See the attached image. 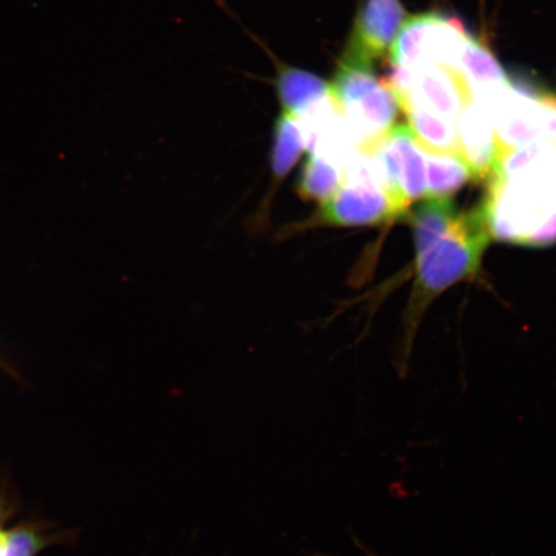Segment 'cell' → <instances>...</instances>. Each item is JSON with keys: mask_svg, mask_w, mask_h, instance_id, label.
I'll use <instances>...</instances> for the list:
<instances>
[{"mask_svg": "<svg viewBox=\"0 0 556 556\" xmlns=\"http://www.w3.org/2000/svg\"><path fill=\"white\" fill-rule=\"evenodd\" d=\"M491 238L528 248L556 242V141L498 155L482 204Z\"/></svg>", "mask_w": 556, "mask_h": 556, "instance_id": "6da1fadb", "label": "cell"}, {"mask_svg": "<svg viewBox=\"0 0 556 556\" xmlns=\"http://www.w3.org/2000/svg\"><path fill=\"white\" fill-rule=\"evenodd\" d=\"M407 218L414 232L417 290L424 298L477 274L491 240L481 206L460 212L450 199H428Z\"/></svg>", "mask_w": 556, "mask_h": 556, "instance_id": "7a4b0ae2", "label": "cell"}, {"mask_svg": "<svg viewBox=\"0 0 556 556\" xmlns=\"http://www.w3.org/2000/svg\"><path fill=\"white\" fill-rule=\"evenodd\" d=\"M330 92L351 149L370 150L394 127L397 100L374 74L372 66L340 62Z\"/></svg>", "mask_w": 556, "mask_h": 556, "instance_id": "3957f363", "label": "cell"}, {"mask_svg": "<svg viewBox=\"0 0 556 556\" xmlns=\"http://www.w3.org/2000/svg\"><path fill=\"white\" fill-rule=\"evenodd\" d=\"M400 219L377 164L368 152L351 150L343 164L342 184L311 219V225L377 226Z\"/></svg>", "mask_w": 556, "mask_h": 556, "instance_id": "277c9868", "label": "cell"}, {"mask_svg": "<svg viewBox=\"0 0 556 556\" xmlns=\"http://www.w3.org/2000/svg\"><path fill=\"white\" fill-rule=\"evenodd\" d=\"M498 155L525 146L556 141V94L510 79L489 104Z\"/></svg>", "mask_w": 556, "mask_h": 556, "instance_id": "5b68a950", "label": "cell"}, {"mask_svg": "<svg viewBox=\"0 0 556 556\" xmlns=\"http://www.w3.org/2000/svg\"><path fill=\"white\" fill-rule=\"evenodd\" d=\"M471 37L457 20L424 13L403 24L391 48V64L406 70L446 66L462 72L465 47Z\"/></svg>", "mask_w": 556, "mask_h": 556, "instance_id": "8992f818", "label": "cell"}, {"mask_svg": "<svg viewBox=\"0 0 556 556\" xmlns=\"http://www.w3.org/2000/svg\"><path fill=\"white\" fill-rule=\"evenodd\" d=\"M366 152L377 164L400 219L407 218L409 206L428 197L426 155L413 130L405 124L394 125Z\"/></svg>", "mask_w": 556, "mask_h": 556, "instance_id": "52a82bcc", "label": "cell"}, {"mask_svg": "<svg viewBox=\"0 0 556 556\" xmlns=\"http://www.w3.org/2000/svg\"><path fill=\"white\" fill-rule=\"evenodd\" d=\"M407 72L408 87L393 94L399 106L415 104L456 123L465 104L472 99L463 72L446 66H422Z\"/></svg>", "mask_w": 556, "mask_h": 556, "instance_id": "ba28073f", "label": "cell"}, {"mask_svg": "<svg viewBox=\"0 0 556 556\" xmlns=\"http://www.w3.org/2000/svg\"><path fill=\"white\" fill-rule=\"evenodd\" d=\"M405 18L400 0H365L343 60L372 66L391 51Z\"/></svg>", "mask_w": 556, "mask_h": 556, "instance_id": "9c48e42d", "label": "cell"}, {"mask_svg": "<svg viewBox=\"0 0 556 556\" xmlns=\"http://www.w3.org/2000/svg\"><path fill=\"white\" fill-rule=\"evenodd\" d=\"M458 155L468 163L476 180L489 178L498 159L495 123L489 108L471 99L456 122Z\"/></svg>", "mask_w": 556, "mask_h": 556, "instance_id": "30bf717a", "label": "cell"}, {"mask_svg": "<svg viewBox=\"0 0 556 556\" xmlns=\"http://www.w3.org/2000/svg\"><path fill=\"white\" fill-rule=\"evenodd\" d=\"M281 111L301 117L331 97L330 85L307 70L282 65L276 78Z\"/></svg>", "mask_w": 556, "mask_h": 556, "instance_id": "8fae6325", "label": "cell"}, {"mask_svg": "<svg viewBox=\"0 0 556 556\" xmlns=\"http://www.w3.org/2000/svg\"><path fill=\"white\" fill-rule=\"evenodd\" d=\"M462 72L472 99L489 104L509 85L502 66L493 54L477 39L470 37L462 59Z\"/></svg>", "mask_w": 556, "mask_h": 556, "instance_id": "7c38bea8", "label": "cell"}, {"mask_svg": "<svg viewBox=\"0 0 556 556\" xmlns=\"http://www.w3.org/2000/svg\"><path fill=\"white\" fill-rule=\"evenodd\" d=\"M307 150V138L301 122L294 115L280 111L275 122L270 146L269 169L273 173V187L269 199L274 198L277 187L294 170Z\"/></svg>", "mask_w": 556, "mask_h": 556, "instance_id": "4fadbf2b", "label": "cell"}, {"mask_svg": "<svg viewBox=\"0 0 556 556\" xmlns=\"http://www.w3.org/2000/svg\"><path fill=\"white\" fill-rule=\"evenodd\" d=\"M424 155H426L428 199H450L469 180H476L468 163L460 155L426 149H424Z\"/></svg>", "mask_w": 556, "mask_h": 556, "instance_id": "5bb4252c", "label": "cell"}, {"mask_svg": "<svg viewBox=\"0 0 556 556\" xmlns=\"http://www.w3.org/2000/svg\"><path fill=\"white\" fill-rule=\"evenodd\" d=\"M343 164L331 157L308 152L296 182L299 197L323 204L342 184Z\"/></svg>", "mask_w": 556, "mask_h": 556, "instance_id": "9a60e30c", "label": "cell"}, {"mask_svg": "<svg viewBox=\"0 0 556 556\" xmlns=\"http://www.w3.org/2000/svg\"><path fill=\"white\" fill-rule=\"evenodd\" d=\"M406 114L408 127L424 149L437 152H452L458 155L456 123L444 119L415 104L400 108Z\"/></svg>", "mask_w": 556, "mask_h": 556, "instance_id": "2e32d148", "label": "cell"}, {"mask_svg": "<svg viewBox=\"0 0 556 556\" xmlns=\"http://www.w3.org/2000/svg\"><path fill=\"white\" fill-rule=\"evenodd\" d=\"M52 541L37 527L20 526L7 532L5 556H37Z\"/></svg>", "mask_w": 556, "mask_h": 556, "instance_id": "e0dca14e", "label": "cell"}, {"mask_svg": "<svg viewBox=\"0 0 556 556\" xmlns=\"http://www.w3.org/2000/svg\"><path fill=\"white\" fill-rule=\"evenodd\" d=\"M7 551V532L0 527V556H5Z\"/></svg>", "mask_w": 556, "mask_h": 556, "instance_id": "ac0fdd59", "label": "cell"}, {"mask_svg": "<svg viewBox=\"0 0 556 556\" xmlns=\"http://www.w3.org/2000/svg\"><path fill=\"white\" fill-rule=\"evenodd\" d=\"M0 367H5V368H7V366H5V364L3 363V359H2V358H0Z\"/></svg>", "mask_w": 556, "mask_h": 556, "instance_id": "d6986e66", "label": "cell"}]
</instances>
